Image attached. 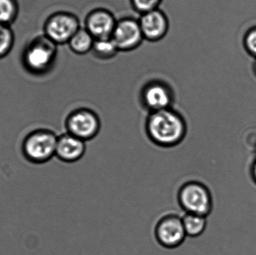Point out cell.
I'll return each mask as SVG.
<instances>
[{"label":"cell","mask_w":256,"mask_h":255,"mask_svg":"<svg viewBox=\"0 0 256 255\" xmlns=\"http://www.w3.org/2000/svg\"><path fill=\"white\" fill-rule=\"evenodd\" d=\"M144 130L146 137L154 145L170 149L184 141L188 125L184 116L172 107L148 113Z\"/></svg>","instance_id":"obj_1"},{"label":"cell","mask_w":256,"mask_h":255,"mask_svg":"<svg viewBox=\"0 0 256 255\" xmlns=\"http://www.w3.org/2000/svg\"><path fill=\"white\" fill-rule=\"evenodd\" d=\"M58 135L48 128H37L26 135L21 142V154L28 163L42 165L56 156Z\"/></svg>","instance_id":"obj_2"},{"label":"cell","mask_w":256,"mask_h":255,"mask_svg":"<svg viewBox=\"0 0 256 255\" xmlns=\"http://www.w3.org/2000/svg\"><path fill=\"white\" fill-rule=\"evenodd\" d=\"M177 202L184 214L207 217L213 207L212 194L207 186L196 180L185 181L177 192Z\"/></svg>","instance_id":"obj_3"},{"label":"cell","mask_w":256,"mask_h":255,"mask_svg":"<svg viewBox=\"0 0 256 255\" xmlns=\"http://www.w3.org/2000/svg\"><path fill=\"white\" fill-rule=\"evenodd\" d=\"M66 132L88 142L97 137L102 130L98 114L87 107H79L69 112L64 119Z\"/></svg>","instance_id":"obj_4"},{"label":"cell","mask_w":256,"mask_h":255,"mask_svg":"<svg viewBox=\"0 0 256 255\" xmlns=\"http://www.w3.org/2000/svg\"><path fill=\"white\" fill-rule=\"evenodd\" d=\"M56 44L45 34L36 37L26 48L24 64L34 73H44L50 69L56 57Z\"/></svg>","instance_id":"obj_5"},{"label":"cell","mask_w":256,"mask_h":255,"mask_svg":"<svg viewBox=\"0 0 256 255\" xmlns=\"http://www.w3.org/2000/svg\"><path fill=\"white\" fill-rule=\"evenodd\" d=\"M154 235L158 244L164 248H178L186 238L182 216L172 212L161 216L155 223Z\"/></svg>","instance_id":"obj_6"},{"label":"cell","mask_w":256,"mask_h":255,"mask_svg":"<svg viewBox=\"0 0 256 255\" xmlns=\"http://www.w3.org/2000/svg\"><path fill=\"white\" fill-rule=\"evenodd\" d=\"M140 103L148 113L172 108L174 94L171 87L162 82L154 80L148 82L140 92Z\"/></svg>","instance_id":"obj_7"},{"label":"cell","mask_w":256,"mask_h":255,"mask_svg":"<svg viewBox=\"0 0 256 255\" xmlns=\"http://www.w3.org/2000/svg\"><path fill=\"white\" fill-rule=\"evenodd\" d=\"M80 28L78 16L70 12L60 11L51 15L44 25L45 35L56 44L68 43Z\"/></svg>","instance_id":"obj_8"},{"label":"cell","mask_w":256,"mask_h":255,"mask_svg":"<svg viewBox=\"0 0 256 255\" xmlns=\"http://www.w3.org/2000/svg\"><path fill=\"white\" fill-rule=\"evenodd\" d=\"M111 38L120 52H128L138 48L144 40L138 19L124 17L117 20Z\"/></svg>","instance_id":"obj_9"},{"label":"cell","mask_w":256,"mask_h":255,"mask_svg":"<svg viewBox=\"0 0 256 255\" xmlns=\"http://www.w3.org/2000/svg\"><path fill=\"white\" fill-rule=\"evenodd\" d=\"M138 22L144 40L150 42L162 40L170 27L166 14L159 8L142 13Z\"/></svg>","instance_id":"obj_10"},{"label":"cell","mask_w":256,"mask_h":255,"mask_svg":"<svg viewBox=\"0 0 256 255\" xmlns=\"http://www.w3.org/2000/svg\"><path fill=\"white\" fill-rule=\"evenodd\" d=\"M117 20L112 12L105 8L91 10L85 19L84 28L94 39L111 37Z\"/></svg>","instance_id":"obj_11"},{"label":"cell","mask_w":256,"mask_h":255,"mask_svg":"<svg viewBox=\"0 0 256 255\" xmlns=\"http://www.w3.org/2000/svg\"><path fill=\"white\" fill-rule=\"evenodd\" d=\"M86 151V142L66 133L60 135L57 140L55 157L66 163H74L80 160Z\"/></svg>","instance_id":"obj_12"},{"label":"cell","mask_w":256,"mask_h":255,"mask_svg":"<svg viewBox=\"0 0 256 255\" xmlns=\"http://www.w3.org/2000/svg\"><path fill=\"white\" fill-rule=\"evenodd\" d=\"M94 40V37L85 28L80 27L68 44L72 52L78 55H85L91 52Z\"/></svg>","instance_id":"obj_13"},{"label":"cell","mask_w":256,"mask_h":255,"mask_svg":"<svg viewBox=\"0 0 256 255\" xmlns=\"http://www.w3.org/2000/svg\"><path fill=\"white\" fill-rule=\"evenodd\" d=\"M182 217L186 237L198 238L204 233L207 227V217L192 214H184Z\"/></svg>","instance_id":"obj_14"},{"label":"cell","mask_w":256,"mask_h":255,"mask_svg":"<svg viewBox=\"0 0 256 255\" xmlns=\"http://www.w3.org/2000/svg\"><path fill=\"white\" fill-rule=\"evenodd\" d=\"M120 52L111 37L96 39L91 52L96 58L100 60H109L114 58Z\"/></svg>","instance_id":"obj_15"},{"label":"cell","mask_w":256,"mask_h":255,"mask_svg":"<svg viewBox=\"0 0 256 255\" xmlns=\"http://www.w3.org/2000/svg\"><path fill=\"white\" fill-rule=\"evenodd\" d=\"M18 6L14 0H0V23L8 25L14 20Z\"/></svg>","instance_id":"obj_16"},{"label":"cell","mask_w":256,"mask_h":255,"mask_svg":"<svg viewBox=\"0 0 256 255\" xmlns=\"http://www.w3.org/2000/svg\"><path fill=\"white\" fill-rule=\"evenodd\" d=\"M14 43V35L8 25L0 23V58L8 53Z\"/></svg>","instance_id":"obj_17"},{"label":"cell","mask_w":256,"mask_h":255,"mask_svg":"<svg viewBox=\"0 0 256 255\" xmlns=\"http://www.w3.org/2000/svg\"><path fill=\"white\" fill-rule=\"evenodd\" d=\"M162 0H130L131 4L136 11L142 13L158 8Z\"/></svg>","instance_id":"obj_18"},{"label":"cell","mask_w":256,"mask_h":255,"mask_svg":"<svg viewBox=\"0 0 256 255\" xmlns=\"http://www.w3.org/2000/svg\"><path fill=\"white\" fill-rule=\"evenodd\" d=\"M246 46L250 52L256 56V28L251 30L246 35Z\"/></svg>","instance_id":"obj_19"},{"label":"cell","mask_w":256,"mask_h":255,"mask_svg":"<svg viewBox=\"0 0 256 255\" xmlns=\"http://www.w3.org/2000/svg\"><path fill=\"white\" fill-rule=\"evenodd\" d=\"M254 178H255V180L256 181V163H255V165H254Z\"/></svg>","instance_id":"obj_20"}]
</instances>
